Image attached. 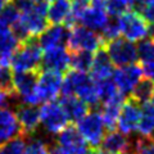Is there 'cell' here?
I'll return each instance as SVG.
<instances>
[{"mask_svg": "<svg viewBox=\"0 0 154 154\" xmlns=\"http://www.w3.org/2000/svg\"><path fill=\"white\" fill-rule=\"evenodd\" d=\"M139 59L144 62L154 60V38H144L137 46Z\"/></svg>", "mask_w": 154, "mask_h": 154, "instance_id": "cell-30", "label": "cell"}, {"mask_svg": "<svg viewBox=\"0 0 154 154\" xmlns=\"http://www.w3.org/2000/svg\"><path fill=\"white\" fill-rule=\"evenodd\" d=\"M140 118H141L140 104L130 96L128 99H126V102L123 103L121 108V112H119V116H118L117 127L122 134L130 136L134 131L137 130Z\"/></svg>", "mask_w": 154, "mask_h": 154, "instance_id": "cell-11", "label": "cell"}, {"mask_svg": "<svg viewBox=\"0 0 154 154\" xmlns=\"http://www.w3.org/2000/svg\"><path fill=\"white\" fill-rule=\"evenodd\" d=\"M14 96H16V94L13 91L0 90V108H7Z\"/></svg>", "mask_w": 154, "mask_h": 154, "instance_id": "cell-35", "label": "cell"}, {"mask_svg": "<svg viewBox=\"0 0 154 154\" xmlns=\"http://www.w3.org/2000/svg\"><path fill=\"white\" fill-rule=\"evenodd\" d=\"M19 17H21V12L17 8L14 3H7L5 7L3 8V11L0 12V23L4 26H13L16 23Z\"/></svg>", "mask_w": 154, "mask_h": 154, "instance_id": "cell-28", "label": "cell"}, {"mask_svg": "<svg viewBox=\"0 0 154 154\" xmlns=\"http://www.w3.org/2000/svg\"><path fill=\"white\" fill-rule=\"evenodd\" d=\"M152 102L154 103V94H153V98H152Z\"/></svg>", "mask_w": 154, "mask_h": 154, "instance_id": "cell-40", "label": "cell"}, {"mask_svg": "<svg viewBox=\"0 0 154 154\" xmlns=\"http://www.w3.org/2000/svg\"><path fill=\"white\" fill-rule=\"evenodd\" d=\"M95 154H113V153H109L107 150H98V152H95Z\"/></svg>", "mask_w": 154, "mask_h": 154, "instance_id": "cell-38", "label": "cell"}, {"mask_svg": "<svg viewBox=\"0 0 154 154\" xmlns=\"http://www.w3.org/2000/svg\"><path fill=\"white\" fill-rule=\"evenodd\" d=\"M141 68H143V75L145 76L146 79L154 81V60L144 62Z\"/></svg>", "mask_w": 154, "mask_h": 154, "instance_id": "cell-36", "label": "cell"}, {"mask_svg": "<svg viewBox=\"0 0 154 154\" xmlns=\"http://www.w3.org/2000/svg\"><path fill=\"white\" fill-rule=\"evenodd\" d=\"M62 96L64 95H76L82 99L89 107H98L100 103V96L98 90V84L89 76L86 72L81 71H71L63 79L60 90Z\"/></svg>", "mask_w": 154, "mask_h": 154, "instance_id": "cell-1", "label": "cell"}, {"mask_svg": "<svg viewBox=\"0 0 154 154\" xmlns=\"http://www.w3.org/2000/svg\"><path fill=\"white\" fill-rule=\"evenodd\" d=\"M41 60L42 48L38 44V40H36V37H30L28 40L19 44L12 57L11 66L14 72L40 71Z\"/></svg>", "mask_w": 154, "mask_h": 154, "instance_id": "cell-2", "label": "cell"}, {"mask_svg": "<svg viewBox=\"0 0 154 154\" xmlns=\"http://www.w3.org/2000/svg\"><path fill=\"white\" fill-rule=\"evenodd\" d=\"M132 140H130L127 135L122 134L121 131H109L107 136H104L102 146L103 150H107L113 154H123L131 148Z\"/></svg>", "mask_w": 154, "mask_h": 154, "instance_id": "cell-22", "label": "cell"}, {"mask_svg": "<svg viewBox=\"0 0 154 154\" xmlns=\"http://www.w3.org/2000/svg\"><path fill=\"white\" fill-rule=\"evenodd\" d=\"M134 0H107V13L110 17H119L132 9Z\"/></svg>", "mask_w": 154, "mask_h": 154, "instance_id": "cell-27", "label": "cell"}, {"mask_svg": "<svg viewBox=\"0 0 154 154\" xmlns=\"http://www.w3.org/2000/svg\"><path fill=\"white\" fill-rule=\"evenodd\" d=\"M153 139H154V134H153Z\"/></svg>", "mask_w": 154, "mask_h": 154, "instance_id": "cell-41", "label": "cell"}, {"mask_svg": "<svg viewBox=\"0 0 154 154\" xmlns=\"http://www.w3.org/2000/svg\"><path fill=\"white\" fill-rule=\"evenodd\" d=\"M18 136H23L17 114L9 108H0V146Z\"/></svg>", "mask_w": 154, "mask_h": 154, "instance_id": "cell-15", "label": "cell"}, {"mask_svg": "<svg viewBox=\"0 0 154 154\" xmlns=\"http://www.w3.org/2000/svg\"><path fill=\"white\" fill-rule=\"evenodd\" d=\"M33 2H37V3H50L51 0H33Z\"/></svg>", "mask_w": 154, "mask_h": 154, "instance_id": "cell-39", "label": "cell"}, {"mask_svg": "<svg viewBox=\"0 0 154 154\" xmlns=\"http://www.w3.org/2000/svg\"><path fill=\"white\" fill-rule=\"evenodd\" d=\"M25 154H51L49 145L40 137L31 136L28 145L25 149Z\"/></svg>", "mask_w": 154, "mask_h": 154, "instance_id": "cell-33", "label": "cell"}, {"mask_svg": "<svg viewBox=\"0 0 154 154\" xmlns=\"http://www.w3.org/2000/svg\"><path fill=\"white\" fill-rule=\"evenodd\" d=\"M137 131L143 137H153L154 134V103L146 102L141 104V118Z\"/></svg>", "mask_w": 154, "mask_h": 154, "instance_id": "cell-23", "label": "cell"}, {"mask_svg": "<svg viewBox=\"0 0 154 154\" xmlns=\"http://www.w3.org/2000/svg\"><path fill=\"white\" fill-rule=\"evenodd\" d=\"M62 84H63V77L59 72L53 71H44L38 75L37 81V98L40 103L53 102L58 95L60 94Z\"/></svg>", "mask_w": 154, "mask_h": 154, "instance_id": "cell-10", "label": "cell"}, {"mask_svg": "<svg viewBox=\"0 0 154 154\" xmlns=\"http://www.w3.org/2000/svg\"><path fill=\"white\" fill-rule=\"evenodd\" d=\"M38 71H30V72H14L13 75V89L14 93L18 96L23 104L37 105L40 104V100L37 98L36 88L38 81Z\"/></svg>", "mask_w": 154, "mask_h": 154, "instance_id": "cell-5", "label": "cell"}, {"mask_svg": "<svg viewBox=\"0 0 154 154\" xmlns=\"http://www.w3.org/2000/svg\"><path fill=\"white\" fill-rule=\"evenodd\" d=\"M69 35V27L66 25H53L38 36V44L44 50H49L53 48L67 45Z\"/></svg>", "mask_w": 154, "mask_h": 154, "instance_id": "cell-16", "label": "cell"}, {"mask_svg": "<svg viewBox=\"0 0 154 154\" xmlns=\"http://www.w3.org/2000/svg\"><path fill=\"white\" fill-rule=\"evenodd\" d=\"M107 21H108V13L105 9L95 8L91 5L86 8L79 18V22H81V25L95 32L96 31L102 32Z\"/></svg>", "mask_w": 154, "mask_h": 154, "instance_id": "cell-21", "label": "cell"}, {"mask_svg": "<svg viewBox=\"0 0 154 154\" xmlns=\"http://www.w3.org/2000/svg\"><path fill=\"white\" fill-rule=\"evenodd\" d=\"M119 28L125 38L136 42L150 35V23L136 12H127L119 16Z\"/></svg>", "mask_w": 154, "mask_h": 154, "instance_id": "cell-8", "label": "cell"}, {"mask_svg": "<svg viewBox=\"0 0 154 154\" xmlns=\"http://www.w3.org/2000/svg\"><path fill=\"white\" fill-rule=\"evenodd\" d=\"M93 60H94V54L91 51L79 50V51H72L71 54V67L76 71H81V72L90 71Z\"/></svg>", "mask_w": 154, "mask_h": 154, "instance_id": "cell-25", "label": "cell"}, {"mask_svg": "<svg viewBox=\"0 0 154 154\" xmlns=\"http://www.w3.org/2000/svg\"><path fill=\"white\" fill-rule=\"evenodd\" d=\"M0 90L13 91V73L9 69V66L0 64ZM16 94V93H14Z\"/></svg>", "mask_w": 154, "mask_h": 154, "instance_id": "cell-34", "label": "cell"}, {"mask_svg": "<svg viewBox=\"0 0 154 154\" xmlns=\"http://www.w3.org/2000/svg\"><path fill=\"white\" fill-rule=\"evenodd\" d=\"M60 105L63 107L67 117L71 122H79L89 113V104L85 103L76 95H64L60 99Z\"/></svg>", "mask_w": 154, "mask_h": 154, "instance_id": "cell-20", "label": "cell"}, {"mask_svg": "<svg viewBox=\"0 0 154 154\" xmlns=\"http://www.w3.org/2000/svg\"><path fill=\"white\" fill-rule=\"evenodd\" d=\"M8 3V0H0V12L3 11V8L5 7V4Z\"/></svg>", "mask_w": 154, "mask_h": 154, "instance_id": "cell-37", "label": "cell"}, {"mask_svg": "<svg viewBox=\"0 0 154 154\" xmlns=\"http://www.w3.org/2000/svg\"><path fill=\"white\" fill-rule=\"evenodd\" d=\"M72 16V0H51L48 7V21L53 25L64 23L69 27Z\"/></svg>", "mask_w": 154, "mask_h": 154, "instance_id": "cell-18", "label": "cell"}, {"mask_svg": "<svg viewBox=\"0 0 154 154\" xmlns=\"http://www.w3.org/2000/svg\"><path fill=\"white\" fill-rule=\"evenodd\" d=\"M105 45V40L102 37V35H98L95 31L85 26H77L69 28V35L67 46L71 51H98Z\"/></svg>", "mask_w": 154, "mask_h": 154, "instance_id": "cell-4", "label": "cell"}, {"mask_svg": "<svg viewBox=\"0 0 154 154\" xmlns=\"http://www.w3.org/2000/svg\"><path fill=\"white\" fill-rule=\"evenodd\" d=\"M19 44L21 41L16 37L11 28L0 23V64L9 66Z\"/></svg>", "mask_w": 154, "mask_h": 154, "instance_id": "cell-19", "label": "cell"}, {"mask_svg": "<svg viewBox=\"0 0 154 154\" xmlns=\"http://www.w3.org/2000/svg\"><path fill=\"white\" fill-rule=\"evenodd\" d=\"M26 137L18 136L0 146V154H25Z\"/></svg>", "mask_w": 154, "mask_h": 154, "instance_id": "cell-29", "label": "cell"}, {"mask_svg": "<svg viewBox=\"0 0 154 154\" xmlns=\"http://www.w3.org/2000/svg\"><path fill=\"white\" fill-rule=\"evenodd\" d=\"M77 130L91 149H96L103 143L105 125L99 112H89L77 122Z\"/></svg>", "mask_w": 154, "mask_h": 154, "instance_id": "cell-7", "label": "cell"}, {"mask_svg": "<svg viewBox=\"0 0 154 154\" xmlns=\"http://www.w3.org/2000/svg\"><path fill=\"white\" fill-rule=\"evenodd\" d=\"M132 149L135 154H154V139L153 137H137L132 140Z\"/></svg>", "mask_w": 154, "mask_h": 154, "instance_id": "cell-32", "label": "cell"}, {"mask_svg": "<svg viewBox=\"0 0 154 154\" xmlns=\"http://www.w3.org/2000/svg\"><path fill=\"white\" fill-rule=\"evenodd\" d=\"M121 33V28H119V19L117 17L108 18L107 23H105L104 28L102 30V37L107 41H110L113 38H117L118 35Z\"/></svg>", "mask_w": 154, "mask_h": 154, "instance_id": "cell-31", "label": "cell"}, {"mask_svg": "<svg viewBox=\"0 0 154 154\" xmlns=\"http://www.w3.org/2000/svg\"><path fill=\"white\" fill-rule=\"evenodd\" d=\"M96 54L94 55V60L90 68V76L93 77L95 82H100V81H105L112 79L114 73L113 63L110 60L108 53L105 51L104 48L95 51Z\"/></svg>", "mask_w": 154, "mask_h": 154, "instance_id": "cell-17", "label": "cell"}, {"mask_svg": "<svg viewBox=\"0 0 154 154\" xmlns=\"http://www.w3.org/2000/svg\"><path fill=\"white\" fill-rule=\"evenodd\" d=\"M153 94H154V81L149 79H144V80L141 79L131 91V98L141 105L146 102H150Z\"/></svg>", "mask_w": 154, "mask_h": 154, "instance_id": "cell-24", "label": "cell"}, {"mask_svg": "<svg viewBox=\"0 0 154 154\" xmlns=\"http://www.w3.org/2000/svg\"><path fill=\"white\" fill-rule=\"evenodd\" d=\"M153 38H154V36H153Z\"/></svg>", "mask_w": 154, "mask_h": 154, "instance_id": "cell-42", "label": "cell"}, {"mask_svg": "<svg viewBox=\"0 0 154 154\" xmlns=\"http://www.w3.org/2000/svg\"><path fill=\"white\" fill-rule=\"evenodd\" d=\"M143 77V68L137 64H128L123 67H118V69L114 71L113 81L118 90L125 95L131 94L134 88Z\"/></svg>", "mask_w": 154, "mask_h": 154, "instance_id": "cell-12", "label": "cell"}, {"mask_svg": "<svg viewBox=\"0 0 154 154\" xmlns=\"http://www.w3.org/2000/svg\"><path fill=\"white\" fill-rule=\"evenodd\" d=\"M16 114L22 127V134L25 137H31L40 126V109L36 105L19 103L17 105Z\"/></svg>", "mask_w": 154, "mask_h": 154, "instance_id": "cell-13", "label": "cell"}, {"mask_svg": "<svg viewBox=\"0 0 154 154\" xmlns=\"http://www.w3.org/2000/svg\"><path fill=\"white\" fill-rule=\"evenodd\" d=\"M132 9L145 18L150 25H154V0H134Z\"/></svg>", "mask_w": 154, "mask_h": 154, "instance_id": "cell-26", "label": "cell"}, {"mask_svg": "<svg viewBox=\"0 0 154 154\" xmlns=\"http://www.w3.org/2000/svg\"><path fill=\"white\" fill-rule=\"evenodd\" d=\"M40 122L48 134L57 135L68 126L69 119L60 103L46 102L40 109Z\"/></svg>", "mask_w": 154, "mask_h": 154, "instance_id": "cell-9", "label": "cell"}, {"mask_svg": "<svg viewBox=\"0 0 154 154\" xmlns=\"http://www.w3.org/2000/svg\"><path fill=\"white\" fill-rule=\"evenodd\" d=\"M91 149L75 126H67L57 134L55 143L50 146L51 154H88Z\"/></svg>", "mask_w": 154, "mask_h": 154, "instance_id": "cell-3", "label": "cell"}, {"mask_svg": "<svg viewBox=\"0 0 154 154\" xmlns=\"http://www.w3.org/2000/svg\"><path fill=\"white\" fill-rule=\"evenodd\" d=\"M105 51L112 60V63L117 67H123L136 63L139 59L137 46L127 38H113L107 41L104 45Z\"/></svg>", "mask_w": 154, "mask_h": 154, "instance_id": "cell-6", "label": "cell"}, {"mask_svg": "<svg viewBox=\"0 0 154 154\" xmlns=\"http://www.w3.org/2000/svg\"><path fill=\"white\" fill-rule=\"evenodd\" d=\"M71 67V54L64 46H58L53 49L45 50L42 55L41 68L44 71H53L64 73Z\"/></svg>", "mask_w": 154, "mask_h": 154, "instance_id": "cell-14", "label": "cell"}]
</instances>
